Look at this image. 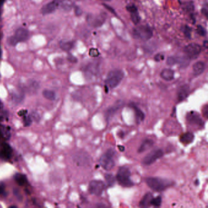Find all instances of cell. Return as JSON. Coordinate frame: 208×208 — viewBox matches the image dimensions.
Returning <instances> with one entry per match:
<instances>
[{"mask_svg": "<svg viewBox=\"0 0 208 208\" xmlns=\"http://www.w3.org/2000/svg\"><path fill=\"white\" fill-rule=\"evenodd\" d=\"M149 187L155 192H162L173 185V182L157 177H149L145 179Z\"/></svg>", "mask_w": 208, "mask_h": 208, "instance_id": "1", "label": "cell"}, {"mask_svg": "<svg viewBox=\"0 0 208 208\" xmlns=\"http://www.w3.org/2000/svg\"><path fill=\"white\" fill-rule=\"evenodd\" d=\"M124 72L121 70L114 69L109 72L105 80L106 87L114 89L117 87L124 78Z\"/></svg>", "mask_w": 208, "mask_h": 208, "instance_id": "2", "label": "cell"}, {"mask_svg": "<svg viewBox=\"0 0 208 208\" xmlns=\"http://www.w3.org/2000/svg\"><path fill=\"white\" fill-rule=\"evenodd\" d=\"M116 179L119 184L124 187H131L134 185L131 179V172L126 166L119 168Z\"/></svg>", "mask_w": 208, "mask_h": 208, "instance_id": "3", "label": "cell"}, {"mask_svg": "<svg viewBox=\"0 0 208 208\" xmlns=\"http://www.w3.org/2000/svg\"><path fill=\"white\" fill-rule=\"evenodd\" d=\"M116 152L113 149H108L100 158V164L101 166L106 170H111L115 166L114 157Z\"/></svg>", "mask_w": 208, "mask_h": 208, "instance_id": "4", "label": "cell"}, {"mask_svg": "<svg viewBox=\"0 0 208 208\" xmlns=\"http://www.w3.org/2000/svg\"><path fill=\"white\" fill-rule=\"evenodd\" d=\"M133 35L136 39L147 41L152 37L153 31L151 28L147 25L140 26L133 30Z\"/></svg>", "mask_w": 208, "mask_h": 208, "instance_id": "5", "label": "cell"}, {"mask_svg": "<svg viewBox=\"0 0 208 208\" xmlns=\"http://www.w3.org/2000/svg\"><path fill=\"white\" fill-rule=\"evenodd\" d=\"M73 159L78 166H87L92 162V158L89 154L83 151L76 153L73 155Z\"/></svg>", "mask_w": 208, "mask_h": 208, "instance_id": "6", "label": "cell"}, {"mask_svg": "<svg viewBox=\"0 0 208 208\" xmlns=\"http://www.w3.org/2000/svg\"><path fill=\"white\" fill-rule=\"evenodd\" d=\"M105 184L100 180H92L90 182L89 192L90 194L95 196H100L102 195L104 189Z\"/></svg>", "mask_w": 208, "mask_h": 208, "instance_id": "7", "label": "cell"}, {"mask_svg": "<svg viewBox=\"0 0 208 208\" xmlns=\"http://www.w3.org/2000/svg\"><path fill=\"white\" fill-rule=\"evenodd\" d=\"M164 156V151L161 149L152 150L143 159L142 163L145 165H149Z\"/></svg>", "mask_w": 208, "mask_h": 208, "instance_id": "8", "label": "cell"}, {"mask_svg": "<svg viewBox=\"0 0 208 208\" xmlns=\"http://www.w3.org/2000/svg\"><path fill=\"white\" fill-rule=\"evenodd\" d=\"M186 120L190 124L196 126L199 128H202L205 124L201 116L195 111L189 112L186 116Z\"/></svg>", "mask_w": 208, "mask_h": 208, "instance_id": "9", "label": "cell"}, {"mask_svg": "<svg viewBox=\"0 0 208 208\" xmlns=\"http://www.w3.org/2000/svg\"><path fill=\"white\" fill-rule=\"evenodd\" d=\"M184 51L189 59L197 58L202 51V47L197 43H190L184 48Z\"/></svg>", "mask_w": 208, "mask_h": 208, "instance_id": "10", "label": "cell"}, {"mask_svg": "<svg viewBox=\"0 0 208 208\" xmlns=\"http://www.w3.org/2000/svg\"><path fill=\"white\" fill-rule=\"evenodd\" d=\"M106 18L104 15H88L87 17V22L90 26L94 28L101 27L104 23Z\"/></svg>", "mask_w": 208, "mask_h": 208, "instance_id": "11", "label": "cell"}, {"mask_svg": "<svg viewBox=\"0 0 208 208\" xmlns=\"http://www.w3.org/2000/svg\"><path fill=\"white\" fill-rule=\"evenodd\" d=\"M59 3L58 1L54 0L44 5L41 9V13L43 15H47L55 12L58 7Z\"/></svg>", "mask_w": 208, "mask_h": 208, "instance_id": "12", "label": "cell"}, {"mask_svg": "<svg viewBox=\"0 0 208 208\" xmlns=\"http://www.w3.org/2000/svg\"><path fill=\"white\" fill-rule=\"evenodd\" d=\"M123 106V102L121 101H119L112 106L109 108L105 112V118L107 120L111 119L114 115L118 111L119 109Z\"/></svg>", "mask_w": 208, "mask_h": 208, "instance_id": "13", "label": "cell"}, {"mask_svg": "<svg viewBox=\"0 0 208 208\" xmlns=\"http://www.w3.org/2000/svg\"><path fill=\"white\" fill-rule=\"evenodd\" d=\"M14 36L15 37L18 42H25L29 39L30 33L28 30L21 28L16 31Z\"/></svg>", "mask_w": 208, "mask_h": 208, "instance_id": "14", "label": "cell"}, {"mask_svg": "<svg viewBox=\"0 0 208 208\" xmlns=\"http://www.w3.org/2000/svg\"><path fill=\"white\" fill-rule=\"evenodd\" d=\"M189 86L187 84L179 87L177 92V97L179 101H182L184 100L188 96L189 94Z\"/></svg>", "mask_w": 208, "mask_h": 208, "instance_id": "15", "label": "cell"}, {"mask_svg": "<svg viewBox=\"0 0 208 208\" xmlns=\"http://www.w3.org/2000/svg\"><path fill=\"white\" fill-rule=\"evenodd\" d=\"M205 69V64L203 62L199 61L195 63L192 67L193 74L194 76L200 75Z\"/></svg>", "mask_w": 208, "mask_h": 208, "instance_id": "16", "label": "cell"}, {"mask_svg": "<svg viewBox=\"0 0 208 208\" xmlns=\"http://www.w3.org/2000/svg\"><path fill=\"white\" fill-rule=\"evenodd\" d=\"M161 77L165 81H170L174 79L175 72L170 68H165L161 73Z\"/></svg>", "mask_w": 208, "mask_h": 208, "instance_id": "17", "label": "cell"}, {"mask_svg": "<svg viewBox=\"0 0 208 208\" xmlns=\"http://www.w3.org/2000/svg\"><path fill=\"white\" fill-rule=\"evenodd\" d=\"M194 139V135L190 132H187L182 134L179 138L180 142L184 145H187L192 143Z\"/></svg>", "mask_w": 208, "mask_h": 208, "instance_id": "18", "label": "cell"}, {"mask_svg": "<svg viewBox=\"0 0 208 208\" xmlns=\"http://www.w3.org/2000/svg\"><path fill=\"white\" fill-rule=\"evenodd\" d=\"M129 106L134 110L136 119L139 121H143L145 119V114L144 112L139 108L137 107L135 104L131 103L129 104Z\"/></svg>", "mask_w": 208, "mask_h": 208, "instance_id": "19", "label": "cell"}, {"mask_svg": "<svg viewBox=\"0 0 208 208\" xmlns=\"http://www.w3.org/2000/svg\"><path fill=\"white\" fill-rule=\"evenodd\" d=\"M154 145V142L151 139H145L143 141L140 147L138 149V153H142L149 149H151Z\"/></svg>", "mask_w": 208, "mask_h": 208, "instance_id": "20", "label": "cell"}, {"mask_svg": "<svg viewBox=\"0 0 208 208\" xmlns=\"http://www.w3.org/2000/svg\"><path fill=\"white\" fill-rule=\"evenodd\" d=\"M153 198V194L151 193H147L139 202V206L141 207H149L150 206V202Z\"/></svg>", "mask_w": 208, "mask_h": 208, "instance_id": "21", "label": "cell"}, {"mask_svg": "<svg viewBox=\"0 0 208 208\" xmlns=\"http://www.w3.org/2000/svg\"><path fill=\"white\" fill-rule=\"evenodd\" d=\"M0 134L6 139H9L10 136V128L0 124Z\"/></svg>", "mask_w": 208, "mask_h": 208, "instance_id": "22", "label": "cell"}, {"mask_svg": "<svg viewBox=\"0 0 208 208\" xmlns=\"http://www.w3.org/2000/svg\"><path fill=\"white\" fill-rule=\"evenodd\" d=\"M12 150L11 147L7 144H4L2 145V154L6 158H10L11 157Z\"/></svg>", "mask_w": 208, "mask_h": 208, "instance_id": "23", "label": "cell"}, {"mask_svg": "<svg viewBox=\"0 0 208 208\" xmlns=\"http://www.w3.org/2000/svg\"><path fill=\"white\" fill-rule=\"evenodd\" d=\"M43 96L47 100L50 101H53L56 98V94L55 93L50 90H44L42 92Z\"/></svg>", "mask_w": 208, "mask_h": 208, "instance_id": "24", "label": "cell"}, {"mask_svg": "<svg viewBox=\"0 0 208 208\" xmlns=\"http://www.w3.org/2000/svg\"><path fill=\"white\" fill-rule=\"evenodd\" d=\"M104 178H105V180L106 181V184H108V186L109 187H112L115 184L116 179L112 174L107 173V174L105 175Z\"/></svg>", "mask_w": 208, "mask_h": 208, "instance_id": "25", "label": "cell"}, {"mask_svg": "<svg viewBox=\"0 0 208 208\" xmlns=\"http://www.w3.org/2000/svg\"><path fill=\"white\" fill-rule=\"evenodd\" d=\"M15 179L20 186H23L27 181L26 176L20 173H17L15 175Z\"/></svg>", "mask_w": 208, "mask_h": 208, "instance_id": "26", "label": "cell"}, {"mask_svg": "<svg viewBox=\"0 0 208 208\" xmlns=\"http://www.w3.org/2000/svg\"><path fill=\"white\" fill-rule=\"evenodd\" d=\"M162 203V197L161 196H157L155 198H153L150 202V205L154 206L155 207L161 206Z\"/></svg>", "mask_w": 208, "mask_h": 208, "instance_id": "27", "label": "cell"}, {"mask_svg": "<svg viewBox=\"0 0 208 208\" xmlns=\"http://www.w3.org/2000/svg\"><path fill=\"white\" fill-rule=\"evenodd\" d=\"M74 46V43L72 42H64L61 44L60 48L65 51H68L71 50Z\"/></svg>", "mask_w": 208, "mask_h": 208, "instance_id": "28", "label": "cell"}, {"mask_svg": "<svg viewBox=\"0 0 208 208\" xmlns=\"http://www.w3.org/2000/svg\"><path fill=\"white\" fill-rule=\"evenodd\" d=\"M131 20L133 22V23L135 24V25L139 24L140 21H141V18H140L137 12H134V13H131Z\"/></svg>", "mask_w": 208, "mask_h": 208, "instance_id": "29", "label": "cell"}, {"mask_svg": "<svg viewBox=\"0 0 208 208\" xmlns=\"http://www.w3.org/2000/svg\"><path fill=\"white\" fill-rule=\"evenodd\" d=\"M166 63L169 66H173L177 63H178V58L174 56L169 57L167 59Z\"/></svg>", "mask_w": 208, "mask_h": 208, "instance_id": "30", "label": "cell"}, {"mask_svg": "<svg viewBox=\"0 0 208 208\" xmlns=\"http://www.w3.org/2000/svg\"><path fill=\"white\" fill-rule=\"evenodd\" d=\"M182 31L183 32L184 35L187 37V38H190V36H191V31H192V30L191 28L187 26V25H185L182 27Z\"/></svg>", "mask_w": 208, "mask_h": 208, "instance_id": "31", "label": "cell"}, {"mask_svg": "<svg viewBox=\"0 0 208 208\" xmlns=\"http://www.w3.org/2000/svg\"><path fill=\"white\" fill-rule=\"evenodd\" d=\"M188 12H193L194 10V4L192 1H189L187 2L185 4L184 6Z\"/></svg>", "mask_w": 208, "mask_h": 208, "instance_id": "32", "label": "cell"}, {"mask_svg": "<svg viewBox=\"0 0 208 208\" xmlns=\"http://www.w3.org/2000/svg\"><path fill=\"white\" fill-rule=\"evenodd\" d=\"M100 52L96 48H90L89 50L90 56L92 58H96L100 56Z\"/></svg>", "mask_w": 208, "mask_h": 208, "instance_id": "33", "label": "cell"}, {"mask_svg": "<svg viewBox=\"0 0 208 208\" xmlns=\"http://www.w3.org/2000/svg\"><path fill=\"white\" fill-rule=\"evenodd\" d=\"M197 32L201 36H205L206 34V31L201 25H198L197 28Z\"/></svg>", "mask_w": 208, "mask_h": 208, "instance_id": "34", "label": "cell"}, {"mask_svg": "<svg viewBox=\"0 0 208 208\" xmlns=\"http://www.w3.org/2000/svg\"><path fill=\"white\" fill-rule=\"evenodd\" d=\"M7 42H8L9 45H12V46H15L18 43V40H17V39L15 38V37L14 35L9 37L8 39H7Z\"/></svg>", "mask_w": 208, "mask_h": 208, "instance_id": "35", "label": "cell"}, {"mask_svg": "<svg viewBox=\"0 0 208 208\" xmlns=\"http://www.w3.org/2000/svg\"><path fill=\"white\" fill-rule=\"evenodd\" d=\"M32 122V118L31 116H24V119H23V123H24V126H29Z\"/></svg>", "mask_w": 208, "mask_h": 208, "instance_id": "36", "label": "cell"}, {"mask_svg": "<svg viewBox=\"0 0 208 208\" xmlns=\"http://www.w3.org/2000/svg\"><path fill=\"white\" fill-rule=\"evenodd\" d=\"M126 10L129 12L130 13H134V12H137V9L135 5L134 4H131V5H128L126 6Z\"/></svg>", "mask_w": 208, "mask_h": 208, "instance_id": "37", "label": "cell"}, {"mask_svg": "<svg viewBox=\"0 0 208 208\" xmlns=\"http://www.w3.org/2000/svg\"><path fill=\"white\" fill-rule=\"evenodd\" d=\"M13 193H14V195H15V197L19 200V201H22V195H21V193L17 189H14V190H13Z\"/></svg>", "mask_w": 208, "mask_h": 208, "instance_id": "38", "label": "cell"}, {"mask_svg": "<svg viewBox=\"0 0 208 208\" xmlns=\"http://www.w3.org/2000/svg\"><path fill=\"white\" fill-rule=\"evenodd\" d=\"M63 7L65 9L70 10L72 7V4L71 3V2L70 1L67 0V1H65V2H63Z\"/></svg>", "mask_w": 208, "mask_h": 208, "instance_id": "39", "label": "cell"}, {"mask_svg": "<svg viewBox=\"0 0 208 208\" xmlns=\"http://www.w3.org/2000/svg\"><path fill=\"white\" fill-rule=\"evenodd\" d=\"M31 117V118H32V119H34V120L35 121H37V122H38V121L40 120V119L39 114L38 113L35 112H33L32 113Z\"/></svg>", "mask_w": 208, "mask_h": 208, "instance_id": "40", "label": "cell"}, {"mask_svg": "<svg viewBox=\"0 0 208 208\" xmlns=\"http://www.w3.org/2000/svg\"><path fill=\"white\" fill-rule=\"evenodd\" d=\"M103 6L106 8V9H107L109 12H111L112 14H114V15H116V11H115V10L112 7H111L110 6H109V5H108V4H103Z\"/></svg>", "mask_w": 208, "mask_h": 208, "instance_id": "41", "label": "cell"}, {"mask_svg": "<svg viewBox=\"0 0 208 208\" xmlns=\"http://www.w3.org/2000/svg\"><path fill=\"white\" fill-rule=\"evenodd\" d=\"M202 112H203V114L204 116V117L205 118H208V104H206L203 106V111H202Z\"/></svg>", "mask_w": 208, "mask_h": 208, "instance_id": "42", "label": "cell"}, {"mask_svg": "<svg viewBox=\"0 0 208 208\" xmlns=\"http://www.w3.org/2000/svg\"><path fill=\"white\" fill-rule=\"evenodd\" d=\"M164 55H162L161 54H157L154 57V59L156 62H159L161 60H164Z\"/></svg>", "mask_w": 208, "mask_h": 208, "instance_id": "43", "label": "cell"}, {"mask_svg": "<svg viewBox=\"0 0 208 208\" xmlns=\"http://www.w3.org/2000/svg\"><path fill=\"white\" fill-rule=\"evenodd\" d=\"M75 13L76 15L80 16L83 14V11H82V10L81 9V8L80 7L76 6L75 8Z\"/></svg>", "mask_w": 208, "mask_h": 208, "instance_id": "44", "label": "cell"}, {"mask_svg": "<svg viewBox=\"0 0 208 208\" xmlns=\"http://www.w3.org/2000/svg\"><path fill=\"white\" fill-rule=\"evenodd\" d=\"M68 60L70 61V62H71V63H76V62H77V59H76L75 57L73 56L72 55L68 56Z\"/></svg>", "mask_w": 208, "mask_h": 208, "instance_id": "45", "label": "cell"}, {"mask_svg": "<svg viewBox=\"0 0 208 208\" xmlns=\"http://www.w3.org/2000/svg\"><path fill=\"white\" fill-rule=\"evenodd\" d=\"M27 112H28L27 110H22L18 112V115L20 116H25L27 114Z\"/></svg>", "mask_w": 208, "mask_h": 208, "instance_id": "46", "label": "cell"}, {"mask_svg": "<svg viewBox=\"0 0 208 208\" xmlns=\"http://www.w3.org/2000/svg\"><path fill=\"white\" fill-rule=\"evenodd\" d=\"M5 191H4V185H0V195H4Z\"/></svg>", "mask_w": 208, "mask_h": 208, "instance_id": "47", "label": "cell"}, {"mask_svg": "<svg viewBox=\"0 0 208 208\" xmlns=\"http://www.w3.org/2000/svg\"><path fill=\"white\" fill-rule=\"evenodd\" d=\"M202 13L206 17L208 16V10H207L206 9H205V8L202 9Z\"/></svg>", "mask_w": 208, "mask_h": 208, "instance_id": "48", "label": "cell"}, {"mask_svg": "<svg viewBox=\"0 0 208 208\" xmlns=\"http://www.w3.org/2000/svg\"><path fill=\"white\" fill-rule=\"evenodd\" d=\"M119 149L121 151H124V147H123V146H119Z\"/></svg>", "mask_w": 208, "mask_h": 208, "instance_id": "49", "label": "cell"}, {"mask_svg": "<svg viewBox=\"0 0 208 208\" xmlns=\"http://www.w3.org/2000/svg\"><path fill=\"white\" fill-rule=\"evenodd\" d=\"M3 107V104H2V103L0 101V109H1Z\"/></svg>", "mask_w": 208, "mask_h": 208, "instance_id": "50", "label": "cell"}, {"mask_svg": "<svg viewBox=\"0 0 208 208\" xmlns=\"http://www.w3.org/2000/svg\"><path fill=\"white\" fill-rule=\"evenodd\" d=\"M3 2H4V0H0V6H1L2 4L3 3Z\"/></svg>", "mask_w": 208, "mask_h": 208, "instance_id": "51", "label": "cell"}, {"mask_svg": "<svg viewBox=\"0 0 208 208\" xmlns=\"http://www.w3.org/2000/svg\"><path fill=\"white\" fill-rule=\"evenodd\" d=\"M17 208V207L16 206H10V208Z\"/></svg>", "mask_w": 208, "mask_h": 208, "instance_id": "52", "label": "cell"}, {"mask_svg": "<svg viewBox=\"0 0 208 208\" xmlns=\"http://www.w3.org/2000/svg\"><path fill=\"white\" fill-rule=\"evenodd\" d=\"M102 1H111V0H102Z\"/></svg>", "mask_w": 208, "mask_h": 208, "instance_id": "53", "label": "cell"}, {"mask_svg": "<svg viewBox=\"0 0 208 208\" xmlns=\"http://www.w3.org/2000/svg\"><path fill=\"white\" fill-rule=\"evenodd\" d=\"M206 42H207V41H205V43H206ZM205 47H206H206H206V44H205Z\"/></svg>", "mask_w": 208, "mask_h": 208, "instance_id": "54", "label": "cell"}]
</instances>
